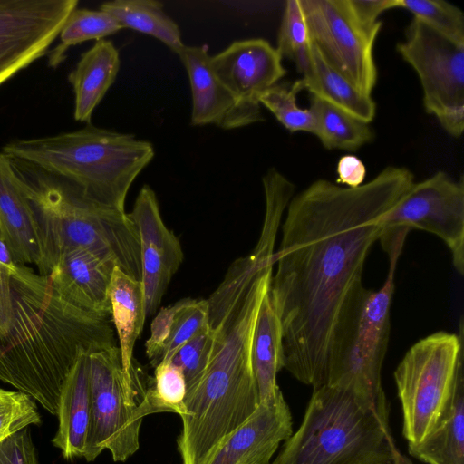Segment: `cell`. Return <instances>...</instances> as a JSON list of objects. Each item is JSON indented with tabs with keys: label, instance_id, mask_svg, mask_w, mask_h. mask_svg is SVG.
Returning a JSON list of instances; mask_svg holds the SVG:
<instances>
[{
	"label": "cell",
	"instance_id": "obj_28",
	"mask_svg": "<svg viewBox=\"0 0 464 464\" xmlns=\"http://www.w3.org/2000/svg\"><path fill=\"white\" fill-rule=\"evenodd\" d=\"M123 29L109 13L102 10L75 8L66 18L60 33L61 44L50 57L52 66L64 57L68 47L88 40H102Z\"/></svg>",
	"mask_w": 464,
	"mask_h": 464
},
{
	"label": "cell",
	"instance_id": "obj_36",
	"mask_svg": "<svg viewBox=\"0 0 464 464\" xmlns=\"http://www.w3.org/2000/svg\"><path fill=\"white\" fill-rule=\"evenodd\" d=\"M0 464H40L28 428L0 442Z\"/></svg>",
	"mask_w": 464,
	"mask_h": 464
},
{
	"label": "cell",
	"instance_id": "obj_39",
	"mask_svg": "<svg viewBox=\"0 0 464 464\" xmlns=\"http://www.w3.org/2000/svg\"><path fill=\"white\" fill-rule=\"evenodd\" d=\"M337 181L347 185L349 188H356L363 184L366 169L363 162L354 155H344L337 163Z\"/></svg>",
	"mask_w": 464,
	"mask_h": 464
},
{
	"label": "cell",
	"instance_id": "obj_27",
	"mask_svg": "<svg viewBox=\"0 0 464 464\" xmlns=\"http://www.w3.org/2000/svg\"><path fill=\"white\" fill-rule=\"evenodd\" d=\"M309 108L316 121L314 135L325 149L354 151L373 139L369 123L324 101L312 96Z\"/></svg>",
	"mask_w": 464,
	"mask_h": 464
},
{
	"label": "cell",
	"instance_id": "obj_20",
	"mask_svg": "<svg viewBox=\"0 0 464 464\" xmlns=\"http://www.w3.org/2000/svg\"><path fill=\"white\" fill-rule=\"evenodd\" d=\"M90 353L82 354L67 374L58 401V429L52 440L65 459L83 458L90 417Z\"/></svg>",
	"mask_w": 464,
	"mask_h": 464
},
{
	"label": "cell",
	"instance_id": "obj_7",
	"mask_svg": "<svg viewBox=\"0 0 464 464\" xmlns=\"http://www.w3.org/2000/svg\"><path fill=\"white\" fill-rule=\"evenodd\" d=\"M402 248L396 246L387 252L389 271L380 289H368L362 282L346 297L330 340L326 384L374 401L386 396L381 372L390 338L395 270Z\"/></svg>",
	"mask_w": 464,
	"mask_h": 464
},
{
	"label": "cell",
	"instance_id": "obj_13",
	"mask_svg": "<svg viewBox=\"0 0 464 464\" xmlns=\"http://www.w3.org/2000/svg\"><path fill=\"white\" fill-rule=\"evenodd\" d=\"M77 0H0V86L47 53Z\"/></svg>",
	"mask_w": 464,
	"mask_h": 464
},
{
	"label": "cell",
	"instance_id": "obj_37",
	"mask_svg": "<svg viewBox=\"0 0 464 464\" xmlns=\"http://www.w3.org/2000/svg\"><path fill=\"white\" fill-rule=\"evenodd\" d=\"M13 322L11 273L0 264V382L2 372V345L8 335Z\"/></svg>",
	"mask_w": 464,
	"mask_h": 464
},
{
	"label": "cell",
	"instance_id": "obj_25",
	"mask_svg": "<svg viewBox=\"0 0 464 464\" xmlns=\"http://www.w3.org/2000/svg\"><path fill=\"white\" fill-rule=\"evenodd\" d=\"M282 326L268 292L259 308L252 342V367L260 402L281 392L276 376L283 369Z\"/></svg>",
	"mask_w": 464,
	"mask_h": 464
},
{
	"label": "cell",
	"instance_id": "obj_6",
	"mask_svg": "<svg viewBox=\"0 0 464 464\" xmlns=\"http://www.w3.org/2000/svg\"><path fill=\"white\" fill-rule=\"evenodd\" d=\"M2 153L70 181L92 200L125 211L130 186L152 160L150 141L88 124L54 136L18 140Z\"/></svg>",
	"mask_w": 464,
	"mask_h": 464
},
{
	"label": "cell",
	"instance_id": "obj_11",
	"mask_svg": "<svg viewBox=\"0 0 464 464\" xmlns=\"http://www.w3.org/2000/svg\"><path fill=\"white\" fill-rule=\"evenodd\" d=\"M313 44L324 60L361 92L377 82L373 46L382 27L362 24L348 0H300Z\"/></svg>",
	"mask_w": 464,
	"mask_h": 464
},
{
	"label": "cell",
	"instance_id": "obj_40",
	"mask_svg": "<svg viewBox=\"0 0 464 464\" xmlns=\"http://www.w3.org/2000/svg\"><path fill=\"white\" fill-rule=\"evenodd\" d=\"M397 464H413L411 460L403 454H401Z\"/></svg>",
	"mask_w": 464,
	"mask_h": 464
},
{
	"label": "cell",
	"instance_id": "obj_14",
	"mask_svg": "<svg viewBox=\"0 0 464 464\" xmlns=\"http://www.w3.org/2000/svg\"><path fill=\"white\" fill-rule=\"evenodd\" d=\"M140 241L141 282L146 315L154 314L165 291L183 261V251L174 233L164 224L154 190L144 185L129 213Z\"/></svg>",
	"mask_w": 464,
	"mask_h": 464
},
{
	"label": "cell",
	"instance_id": "obj_22",
	"mask_svg": "<svg viewBox=\"0 0 464 464\" xmlns=\"http://www.w3.org/2000/svg\"><path fill=\"white\" fill-rule=\"evenodd\" d=\"M408 451L427 464H464V360L443 414L420 442L408 444Z\"/></svg>",
	"mask_w": 464,
	"mask_h": 464
},
{
	"label": "cell",
	"instance_id": "obj_12",
	"mask_svg": "<svg viewBox=\"0 0 464 464\" xmlns=\"http://www.w3.org/2000/svg\"><path fill=\"white\" fill-rule=\"evenodd\" d=\"M382 233L424 230L450 249L459 274H464V182L444 171L414 182L404 197L379 220Z\"/></svg>",
	"mask_w": 464,
	"mask_h": 464
},
{
	"label": "cell",
	"instance_id": "obj_17",
	"mask_svg": "<svg viewBox=\"0 0 464 464\" xmlns=\"http://www.w3.org/2000/svg\"><path fill=\"white\" fill-rule=\"evenodd\" d=\"M293 434V419L282 392L260 402L206 464H269L279 447Z\"/></svg>",
	"mask_w": 464,
	"mask_h": 464
},
{
	"label": "cell",
	"instance_id": "obj_2",
	"mask_svg": "<svg viewBox=\"0 0 464 464\" xmlns=\"http://www.w3.org/2000/svg\"><path fill=\"white\" fill-rule=\"evenodd\" d=\"M13 322L2 345L3 382L57 414L62 385L83 353L115 345L107 317L64 299L27 266L11 274Z\"/></svg>",
	"mask_w": 464,
	"mask_h": 464
},
{
	"label": "cell",
	"instance_id": "obj_10",
	"mask_svg": "<svg viewBox=\"0 0 464 464\" xmlns=\"http://www.w3.org/2000/svg\"><path fill=\"white\" fill-rule=\"evenodd\" d=\"M397 51L420 79L426 111L435 116L446 132L460 138L464 130V43L412 17Z\"/></svg>",
	"mask_w": 464,
	"mask_h": 464
},
{
	"label": "cell",
	"instance_id": "obj_31",
	"mask_svg": "<svg viewBox=\"0 0 464 464\" xmlns=\"http://www.w3.org/2000/svg\"><path fill=\"white\" fill-rule=\"evenodd\" d=\"M312 45L300 0H288L279 27L277 46L282 58L293 61L299 72L307 63Z\"/></svg>",
	"mask_w": 464,
	"mask_h": 464
},
{
	"label": "cell",
	"instance_id": "obj_8",
	"mask_svg": "<svg viewBox=\"0 0 464 464\" xmlns=\"http://www.w3.org/2000/svg\"><path fill=\"white\" fill-rule=\"evenodd\" d=\"M88 360L91 417L83 458L92 461L107 450L115 462H124L140 448L149 386L138 372L127 379L116 345L91 353Z\"/></svg>",
	"mask_w": 464,
	"mask_h": 464
},
{
	"label": "cell",
	"instance_id": "obj_41",
	"mask_svg": "<svg viewBox=\"0 0 464 464\" xmlns=\"http://www.w3.org/2000/svg\"><path fill=\"white\" fill-rule=\"evenodd\" d=\"M0 237H1V236H0Z\"/></svg>",
	"mask_w": 464,
	"mask_h": 464
},
{
	"label": "cell",
	"instance_id": "obj_18",
	"mask_svg": "<svg viewBox=\"0 0 464 464\" xmlns=\"http://www.w3.org/2000/svg\"><path fill=\"white\" fill-rule=\"evenodd\" d=\"M113 267L84 248L63 253L48 277L54 289L68 302L100 316L111 315L109 296Z\"/></svg>",
	"mask_w": 464,
	"mask_h": 464
},
{
	"label": "cell",
	"instance_id": "obj_3",
	"mask_svg": "<svg viewBox=\"0 0 464 464\" xmlns=\"http://www.w3.org/2000/svg\"><path fill=\"white\" fill-rule=\"evenodd\" d=\"M273 266L263 268L232 312L213 330L208 364L187 392L177 439L181 464H206L211 455L260 404L252 367V342Z\"/></svg>",
	"mask_w": 464,
	"mask_h": 464
},
{
	"label": "cell",
	"instance_id": "obj_34",
	"mask_svg": "<svg viewBox=\"0 0 464 464\" xmlns=\"http://www.w3.org/2000/svg\"><path fill=\"white\" fill-rule=\"evenodd\" d=\"M216 338V331L208 324L184 343L171 358L170 361L181 369L188 391L204 373L211 358Z\"/></svg>",
	"mask_w": 464,
	"mask_h": 464
},
{
	"label": "cell",
	"instance_id": "obj_33",
	"mask_svg": "<svg viewBox=\"0 0 464 464\" xmlns=\"http://www.w3.org/2000/svg\"><path fill=\"white\" fill-rule=\"evenodd\" d=\"M178 302L179 307L158 363L161 361H170L184 343L209 324L207 300L185 298Z\"/></svg>",
	"mask_w": 464,
	"mask_h": 464
},
{
	"label": "cell",
	"instance_id": "obj_4",
	"mask_svg": "<svg viewBox=\"0 0 464 464\" xmlns=\"http://www.w3.org/2000/svg\"><path fill=\"white\" fill-rule=\"evenodd\" d=\"M9 159L35 220L39 274L48 276L63 253L84 248L141 280L140 241L129 213L92 200L70 181L38 166Z\"/></svg>",
	"mask_w": 464,
	"mask_h": 464
},
{
	"label": "cell",
	"instance_id": "obj_30",
	"mask_svg": "<svg viewBox=\"0 0 464 464\" xmlns=\"http://www.w3.org/2000/svg\"><path fill=\"white\" fill-rule=\"evenodd\" d=\"M187 392L181 369L171 361H161L155 366L154 377L147 390L150 414L173 412L181 416Z\"/></svg>",
	"mask_w": 464,
	"mask_h": 464
},
{
	"label": "cell",
	"instance_id": "obj_19",
	"mask_svg": "<svg viewBox=\"0 0 464 464\" xmlns=\"http://www.w3.org/2000/svg\"><path fill=\"white\" fill-rule=\"evenodd\" d=\"M0 236L16 265H37L39 245L34 214L16 181L9 157L2 152H0Z\"/></svg>",
	"mask_w": 464,
	"mask_h": 464
},
{
	"label": "cell",
	"instance_id": "obj_23",
	"mask_svg": "<svg viewBox=\"0 0 464 464\" xmlns=\"http://www.w3.org/2000/svg\"><path fill=\"white\" fill-rule=\"evenodd\" d=\"M109 296L111 316L120 341L122 370L127 379L132 381L137 374L133 367V349L147 317L143 284L114 268Z\"/></svg>",
	"mask_w": 464,
	"mask_h": 464
},
{
	"label": "cell",
	"instance_id": "obj_15",
	"mask_svg": "<svg viewBox=\"0 0 464 464\" xmlns=\"http://www.w3.org/2000/svg\"><path fill=\"white\" fill-rule=\"evenodd\" d=\"M207 45H185L177 53L188 76L191 125L214 124L233 130L264 121L260 104L244 103L221 82L212 66Z\"/></svg>",
	"mask_w": 464,
	"mask_h": 464
},
{
	"label": "cell",
	"instance_id": "obj_5",
	"mask_svg": "<svg viewBox=\"0 0 464 464\" xmlns=\"http://www.w3.org/2000/svg\"><path fill=\"white\" fill-rule=\"evenodd\" d=\"M386 397L335 385L313 389L302 423L269 464H397Z\"/></svg>",
	"mask_w": 464,
	"mask_h": 464
},
{
	"label": "cell",
	"instance_id": "obj_16",
	"mask_svg": "<svg viewBox=\"0 0 464 464\" xmlns=\"http://www.w3.org/2000/svg\"><path fill=\"white\" fill-rule=\"evenodd\" d=\"M277 49L266 40L236 41L211 56V66L221 82L244 103L259 104L258 95L286 74Z\"/></svg>",
	"mask_w": 464,
	"mask_h": 464
},
{
	"label": "cell",
	"instance_id": "obj_29",
	"mask_svg": "<svg viewBox=\"0 0 464 464\" xmlns=\"http://www.w3.org/2000/svg\"><path fill=\"white\" fill-rule=\"evenodd\" d=\"M303 90L300 79L291 85L278 82L261 92L257 101L289 131L315 134L316 121L313 111L297 105L296 97Z\"/></svg>",
	"mask_w": 464,
	"mask_h": 464
},
{
	"label": "cell",
	"instance_id": "obj_32",
	"mask_svg": "<svg viewBox=\"0 0 464 464\" xmlns=\"http://www.w3.org/2000/svg\"><path fill=\"white\" fill-rule=\"evenodd\" d=\"M397 8L409 11L443 35L464 43V14L458 6L444 0H397Z\"/></svg>",
	"mask_w": 464,
	"mask_h": 464
},
{
	"label": "cell",
	"instance_id": "obj_24",
	"mask_svg": "<svg viewBox=\"0 0 464 464\" xmlns=\"http://www.w3.org/2000/svg\"><path fill=\"white\" fill-rule=\"evenodd\" d=\"M303 89L329 104L371 123L376 113V104L370 95L357 90L342 74L332 68L317 48L311 45L307 63L300 72Z\"/></svg>",
	"mask_w": 464,
	"mask_h": 464
},
{
	"label": "cell",
	"instance_id": "obj_38",
	"mask_svg": "<svg viewBox=\"0 0 464 464\" xmlns=\"http://www.w3.org/2000/svg\"><path fill=\"white\" fill-rule=\"evenodd\" d=\"M354 15L366 25L378 24L383 12L397 8V0H348Z\"/></svg>",
	"mask_w": 464,
	"mask_h": 464
},
{
	"label": "cell",
	"instance_id": "obj_9",
	"mask_svg": "<svg viewBox=\"0 0 464 464\" xmlns=\"http://www.w3.org/2000/svg\"><path fill=\"white\" fill-rule=\"evenodd\" d=\"M463 360L462 317L459 334L434 333L406 352L393 377L402 410V435L408 444L420 442L443 414Z\"/></svg>",
	"mask_w": 464,
	"mask_h": 464
},
{
	"label": "cell",
	"instance_id": "obj_1",
	"mask_svg": "<svg viewBox=\"0 0 464 464\" xmlns=\"http://www.w3.org/2000/svg\"><path fill=\"white\" fill-rule=\"evenodd\" d=\"M413 183L410 169L388 166L356 188L317 179L290 200L268 295L282 326L283 368L302 383H327L340 310L362 283L380 218Z\"/></svg>",
	"mask_w": 464,
	"mask_h": 464
},
{
	"label": "cell",
	"instance_id": "obj_35",
	"mask_svg": "<svg viewBox=\"0 0 464 464\" xmlns=\"http://www.w3.org/2000/svg\"><path fill=\"white\" fill-rule=\"evenodd\" d=\"M40 422L37 406L30 396L0 388V442Z\"/></svg>",
	"mask_w": 464,
	"mask_h": 464
},
{
	"label": "cell",
	"instance_id": "obj_26",
	"mask_svg": "<svg viewBox=\"0 0 464 464\" xmlns=\"http://www.w3.org/2000/svg\"><path fill=\"white\" fill-rule=\"evenodd\" d=\"M124 28L150 35L176 53L184 46L179 25L164 12L163 4L154 0H115L100 7Z\"/></svg>",
	"mask_w": 464,
	"mask_h": 464
},
{
	"label": "cell",
	"instance_id": "obj_21",
	"mask_svg": "<svg viewBox=\"0 0 464 464\" xmlns=\"http://www.w3.org/2000/svg\"><path fill=\"white\" fill-rule=\"evenodd\" d=\"M120 55L114 44L99 40L83 53L69 76L74 92V119L90 124L92 112L115 82Z\"/></svg>",
	"mask_w": 464,
	"mask_h": 464
}]
</instances>
